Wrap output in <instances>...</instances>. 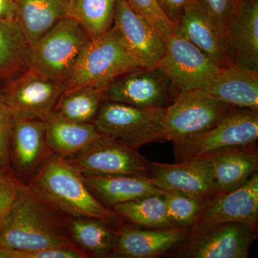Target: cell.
<instances>
[{"label":"cell","mask_w":258,"mask_h":258,"mask_svg":"<svg viewBox=\"0 0 258 258\" xmlns=\"http://www.w3.org/2000/svg\"><path fill=\"white\" fill-rule=\"evenodd\" d=\"M16 186L14 203L0 224V243L18 251L74 245L69 216L17 178Z\"/></svg>","instance_id":"6da1fadb"},{"label":"cell","mask_w":258,"mask_h":258,"mask_svg":"<svg viewBox=\"0 0 258 258\" xmlns=\"http://www.w3.org/2000/svg\"><path fill=\"white\" fill-rule=\"evenodd\" d=\"M26 184L67 216L92 217L111 225L120 219L95 198L79 169L53 153Z\"/></svg>","instance_id":"7a4b0ae2"},{"label":"cell","mask_w":258,"mask_h":258,"mask_svg":"<svg viewBox=\"0 0 258 258\" xmlns=\"http://www.w3.org/2000/svg\"><path fill=\"white\" fill-rule=\"evenodd\" d=\"M139 69L114 25L103 35L89 39L81 50L64 91L96 85L106 86L121 75Z\"/></svg>","instance_id":"3957f363"},{"label":"cell","mask_w":258,"mask_h":258,"mask_svg":"<svg viewBox=\"0 0 258 258\" xmlns=\"http://www.w3.org/2000/svg\"><path fill=\"white\" fill-rule=\"evenodd\" d=\"M89 39L76 20L66 17L30 46L28 69L66 84Z\"/></svg>","instance_id":"277c9868"},{"label":"cell","mask_w":258,"mask_h":258,"mask_svg":"<svg viewBox=\"0 0 258 258\" xmlns=\"http://www.w3.org/2000/svg\"><path fill=\"white\" fill-rule=\"evenodd\" d=\"M234 108L213 98L203 88L179 93L164 111V138L174 145L181 143L214 128Z\"/></svg>","instance_id":"5b68a950"},{"label":"cell","mask_w":258,"mask_h":258,"mask_svg":"<svg viewBox=\"0 0 258 258\" xmlns=\"http://www.w3.org/2000/svg\"><path fill=\"white\" fill-rule=\"evenodd\" d=\"M165 108H140L105 101L93 123L103 136L139 149L145 144L165 142L162 120Z\"/></svg>","instance_id":"8992f818"},{"label":"cell","mask_w":258,"mask_h":258,"mask_svg":"<svg viewBox=\"0 0 258 258\" xmlns=\"http://www.w3.org/2000/svg\"><path fill=\"white\" fill-rule=\"evenodd\" d=\"M156 69L168 80L174 98L181 93L203 88L218 75L220 68L184 37L172 34Z\"/></svg>","instance_id":"52a82bcc"},{"label":"cell","mask_w":258,"mask_h":258,"mask_svg":"<svg viewBox=\"0 0 258 258\" xmlns=\"http://www.w3.org/2000/svg\"><path fill=\"white\" fill-rule=\"evenodd\" d=\"M258 138V111L235 107L214 128L174 144L176 161L201 157L226 148L256 143Z\"/></svg>","instance_id":"ba28073f"},{"label":"cell","mask_w":258,"mask_h":258,"mask_svg":"<svg viewBox=\"0 0 258 258\" xmlns=\"http://www.w3.org/2000/svg\"><path fill=\"white\" fill-rule=\"evenodd\" d=\"M257 237V227L232 222L219 224L189 231L171 254L186 258H246Z\"/></svg>","instance_id":"9c48e42d"},{"label":"cell","mask_w":258,"mask_h":258,"mask_svg":"<svg viewBox=\"0 0 258 258\" xmlns=\"http://www.w3.org/2000/svg\"><path fill=\"white\" fill-rule=\"evenodd\" d=\"M67 159L85 175H151V161L139 154L138 149L106 136H102L83 152Z\"/></svg>","instance_id":"30bf717a"},{"label":"cell","mask_w":258,"mask_h":258,"mask_svg":"<svg viewBox=\"0 0 258 258\" xmlns=\"http://www.w3.org/2000/svg\"><path fill=\"white\" fill-rule=\"evenodd\" d=\"M66 84L28 69L7 83L2 91L14 117L46 120Z\"/></svg>","instance_id":"8fae6325"},{"label":"cell","mask_w":258,"mask_h":258,"mask_svg":"<svg viewBox=\"0 0 258 258\" xmlns=\"http://www.w3.org/2000/svg\"><path fill=\"white\" fill-rule=\"evenodd\" d=\"M174 99L170 83L156 68L139 69L121 75L104 90L105 101L140 108H166Z\"/></svg>","instance_id":"7c38bea8"},{"label":"cell","mask_w":258,"mask_h":258,"mask_svg":"<svg viewBox=\"0 0 258 258\" xmlns=\"http://www.w3.org/2000/svg\"><path fill=\"white\" fill-rule=\"evenodd\" d=\"M258 174L237 189L218 194L203 205L189 231L222 223H242L257 227Z\"/></svg>","instance_id":"4fadbf2b"},{"label":"cell","mask_w":258,"mask_h":258,"mask_svg":"<svg viewBox=\"0 0 258 258\" xmlns=\"http://www.w3.org/2000/svg\"><path fill=\"white\" fill-rule=\"evenodd\" d=\"M113 25L129 53L142 69H154L164 54L165 41L126 0H117Z\"/></svg>","instance_id":"5bb4252c"},{"label":"cell","mask_w":258,"mask_h":258,"mask_svg":"<svg viewBox=\"0 0 258 258\" xmlns=\"http://www.w3.org/2000/svg\"><path fill=\"white\" fill-rule=\"evenodd\" d=\"M174 33L191 42L220 69L233 64L230 35L209 15L198 0L185 10Z\"/></svg>","instance_id":"9a60e30c"},{"label":"cell","mask_w":258,"mask_h":258,"mask_svg":"<svg viewBox=\"0 0 258 258\" xmlns=\"http://www.w3.org/2000/svg\"><path fill=\"white\" fill-rule=\"evenodd\" d=\"M50 154L45 120L14 117L10 156L15 177L28 184Z\"/></svg>","instance_id":"2e32d148"},{"label":"cell","mask_w":258,"mask_h":258,"mask_svg":"<svg viewBox=\"0 0 258 258\" xmlns=\"http://www.w3.org/2000/svg\"><path fill=\"white\" fill-rule=\"evenodd\" d=\"M197 158L207 166L218 194L227 193L240 187L257 172L256 143L226 148Z\"/></svg>","instance_id":"e0dca14e"},{"label":"cell","mask_w":258,"mask_h":258,"mask_svg":"<svg viewBox=\"0 0 258 258\" xmlns=\"http://www.w3.org/2000/svg\"><path fill=\"white\" fill-rule=\"evenodd\" d=\"M150 174L166 191H180L204 202L218 195L207 166L198 158L173 164L151 162Z\"/></svg>","instance_id":"ac0fdd59"},{"label":"cell","mask_w":258,"mask_h":258,"mask_svg":"<svg viewBox=\"0 0 258 258\" xmlns=\"http://www.w3.org/2000/svg\"><path fill=\"white\" fill-rule=\"evenodd\" d=\"M111 257L154 258L164 255L186 238L189 229H146L123 226Z\"/></svg>","instance_id":"d6986e66"},{"label":"cell","mask_w":258,"mask_h":258,"mask_svg":"<svg viewBox=\"0 0 258 258\" xmlns=\"http://www.w3.org/2000/svg\"><path fill=\"white\" fill-rule=\"evenodd\" d=\"M203 89L227 104L258 111V71L232 64Z\"/></svg>","instance_id":"ffe728a7"},{"label":"cell","mask_w":258,"mask_h":258,"mask_svg":"<svg viewBox=\"0 0 258 258\" xmlns=\"http://www.w3.org/2000/svg\"><path fill=\"white\" fill-rule=\"evenodd\" d=\"M83 175L86 186L95 198L111 209L118 204L164 195L166 191L152 178L146 176Z\"/></svg>","instance_id":"44dd1931"},{"label":"cell","mask_w":258,"mask_h":258,"mask_svg":"<svg viewBox=\"0 0 258 258\" xmlns=\"http://www.w3.org/2000/svg\"><path fill=\"white\" fill-rule=\"evenodd\" d=\"M69 0H15V21L31 46L66 17Z\"/></svg>","instance_id":"7402d4cb"},{"label":"cell","mask_w":258,"mask_h":258,"mask_svg":"<svg viewBox=\"0 0 258 258\" xmlns=\"http://www.w3.org/2000/svg\"><path fill=\"white\" fill-rule=\"evenodd\" d=\"M45 129L50 152L66 159L77 155L103 136L92 122L71 121L53 114L45 120Z\"/></svg>","instance_id":"603a6c76"},{"label":"cell","mask_w":258,"mask_h":258,"mask_svg":"<svg viewBox=\"0 0 258 258\" xmlns=\"http://www.w3.org/2000/svg\"><path fill=\"white\" fill-rule=\"evenodd\" d=\"M68 227L71 240L88 257H111L118 231L110 224L92 217H69Z\"/></svg>","instance_id":"cb8c5ba5"},{"label":"cell","mask_w":258,"mask_h":258,"mask_svg":"<svg viewBox=\"0 0 258 258\" xmlns=\"http://www.w3.org/2000/svg\"><path fill=\"white\" fill-rule=\"evenodd\" d=\"M233 63L258 71V0H248L230 30Z\"/></svg>","instance_id":"d4e9b609"},{"label":"cell","mask_w":258,"mask_h":258,"mask_svg":"<svg viewBox=\"0 0 258 258\" xmlns=\"http://www.w3.org/2000/svg\"><path fill=\"white\" fill-rule=\"evenodd\" d=\"M106 86L89 85L64 91L52 114L80 123L93 122L104 100Z\"/></svg>","instance_id":"484cf974"},{"label":"cell","mask_w":258,"mask_h":258,"mask_svg":"<svg viewBox=\"0 0 258 258\" xmlns=\"http://www.w3.org/2000/svg\"><path fill=\"white\" fill-rule=\"evenodd\" d=\"M29 48L15 21L0 20V81L8 82L28 69Z\"/></svg>","instance_id":"4316f807"},{"label":"cell","mask_w":258,"mask_h":258,"mask_svg":"<svg viewBox=\"0 0 258 258\" xmlns=\"http://www.w3.org/2000/svg\"><path fill=\"white\" fill-rule=\"evenodd\" d=\"M117 0H69L67 17L82 27L90 39L113 27Z\"/></svg>","instance_id":"83f0119b"},{"label":"cell","mask_w":258,"mask_h":258,"mask_svg":"<svg viewBox=\"0 0 258 258\" xmlns=\"http://www.w3.org/2000/svg\"><path fill=\"white\" fill-rule=\"evenodd\" d=\"M120 218L134 225L146 229H169L174 227L166 213L164 195H152L118 204L112 208Z\"/></svg>","instance_id":"f1b7e54d"},{"label":"cell","mask_w":258,"mask_h":258,"mask_svg":"<svg viewBox=\"0 0 258 258\" xmlns=\"http://www.w3.org/2000/svg\"><path fill=\"white\" fill-rule=\"evenodd\" d=\"M164 198L167 217L173 226L188 229L196 221L207 203L177 191H166Z\"/></svg>","instance_id":"f546056e"},{"label":"cell","mask_w":258,"mask_h":258,"mask_svg":"<svg viewBox=\"0 0 258 258\" xmlns=\"http://www.w3.org/2000/svg\"><path fill=\"white\" fill-rule=\"evenodd\" d=\"M216 23L230 35V29L240 18L248 0H198Z\"/></svg>","instance_id":"4dcf8cb0"},{"label":"cell","mask_w":258,"mask_h":258,"mask_svg":"<svg viewBox=\"0 0 258 258\" xmlns=\"http://www.w3.org/2000/svg\"><path fill=\"white\" fill-rule=\"evenodd\" d=\"M13 120L14 115L11 108L0 91V169L9 176H14L10 156Z\"/></svg>","instance_id":"1f68e13d"},{"label":"cell","mask_w":258,"mask_h":258,"mask_svg":"<svg viewBox=\"0 0 258 258\" xmlns=\"http://www.w3.org/2000/svg\"><path fill=\"white\" fill-rule=\"evenodd\" d=\"M136 12L147 19L164 41L175 31V26L162 13L156 0H126Z\"/></svg>","instance_id":"d6a6232c"},{"label":"cell","mask_w":258,"mask_h":258,"mask_svg":"<svg viewBox=\"0 0 258 258\" xmlns=\"http://www.w3.org/2000/svg\"><path fill=\"white\" fill-rule=\"evenodd\" d=\"M86 252L76 244L34 251L17 250V258H86Z\"/></svg>","instance_id":"836d02e7"},{"label":"cell","mask_w":258,"mask_h":258,"mask_svg":"<svg viewBox=\"0 0 258 258\" xmlns=\"http://www.w3.org/2000/svg\"><path fill=\"white\" fill-rule=\"evenodd\" d=\"M16 196L15 176L0 173V224L14 203Z\"/></svg>","instance_id":"e575fe53"},{"label":"cell","mask_w":258,"mask_h":258,"mask_svg":"<svg viewBox=\"0 0 258 258\" xmlns=\"http://www.w3.org/2000/svg\"><path fill=\"white\" fill-rule=\"evenodd\" d=\"M162 13L176 27L179 23L185 10L196 0H156Z\"/></svg>","instance_id":"d590c367"},{"label":"cell","mask_w":258,"mask_h":258,"mask_svg":"<svg viewBox=\"0 0 258 258\" xmlns=\"http://www.w3.org/2000/svg\"><path fill=\"white\" fill-rule=\"evenodd\" d=\"M15 0H0V20L14 22Z\"/></svg>","instance_id":"8d00e7d4"},{"label":"cell","mask_w":258,"mask_h":258,"mask_svg":"<svg viewBox=\"0 0 258 258\" xmlns=\"http://www.w3.org/2000/svg\"><path fill=\"white\" fill-rule=\"evenodd\" d=\"M0 258H17V250L0 243Z\"/></svg>","instance_id":"74e56055"},{"label":"cell","mask_w":258,"mask_h":258,"mask_svg":"<svg viewBox=\"0 0 258 258\" xmlns=\"http://www.w3.org/2000/svg\"><path fill=\"white\" fill-rule=\"evenodd\" d=\"M0 173H4V172H3V171H2L1 169H0Z\"/></svg>","instance_id":"f35d334b"}]
</instances>
